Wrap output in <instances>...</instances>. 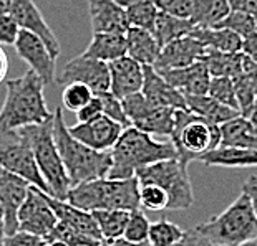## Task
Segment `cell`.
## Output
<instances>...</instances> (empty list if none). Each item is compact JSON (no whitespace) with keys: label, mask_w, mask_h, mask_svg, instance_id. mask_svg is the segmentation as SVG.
Segmentation results:
<instances>
[{"label":"cell","mask_w":257,"mask_h":246,"mask_svg":"<svg viewBox=\"0 0 257 246\" xmlns=\"http://www.w3.org/2000/svg\"><path fill=\"white\" fill-rule=\"evenodd\" d=\"M7 92L0 108V128L22 129L48 121L53 112L48 111L45 84L34 71L29 70L19 78L7 80Z\"/></svg>","instance_id":"cell-1"},{"label":"cell","mask_w":257,"mask_h":246,"mask_svg":"<svg viewBox=\"0 0 257 246\" xmlns=\"http://www.w3.org/2000/svg\"><path fill=\"white\" fill-rule=\"evenodd\" d=\"M53 139L72 187L96 178H106L111 168V152L93 150L72 138L63 119V108L53 112Z\"/></svg>","instance_id":"cell-2"},{"label":"cell","mask_w":257,"mask_h":246,"mask_svg":"<svg viewBox=\"0 0 257 246\" xmlns=\"http://www.w3.org/2000/svg\"><path fill=\"white\" fill-rule=\"evenodd\" d=\"M178 158L171 140H158L151 134L133 128H124L111 149V168L108 178H131L140 168L151 164Z\"/></svg>","instance_id":"cell-3"},{"label":"cell","mask_w":257,"mask_h":246,"mask_svg":"<svg viewBox=\"0 0 257 246\" xmlns=\"http://www.w3.org/2000/svg\"><path fill=\"white\" fill-rule=\"evenodd\" d=\"M80 210H140V182L131 178H96L75 185L68 190L67 200Z\"/></svg>","instance_id":"cell-4"},{"label":"cell","mask_w":257,"mask_h":246,"mask_svg":"<svg viewBox=\"0 0 257 246\" xmlns=\"http://www.w3.org/2000/svg\"><path fill=\"white\" fill-rule=\"evenodd\" d=\"M214 246H240L257 238V215L244 192L226 210L194 228Z\"/></svg>","instance_id":"cell-5"},{"label":"cell","mask_w":257,"mask_h":246,"mask_svg":"<svg viewBox=\"0 0 257 246\" xmlns=\"http://www.w3.org/2000/svg\"><path fill=\"white\" fill-rule=\"evenodd\" d=\"M22 132L29 140L38 172L50 190V196L57 200H67L72 184L53 139V116L42 124L22 128Z\"/></svg>","instance_id":"cell-6"},{"label":"cell","mask_w":257,"mask_h":246,"mask_svg":"<svg viewBox=\"0 0 257 246\" xmlns=\"http://www.w3.org/2000/svg\"><path fill=\"white\" fill-rule=\"evenodd\" d=\"M169 140L178 152V158L188 166L191 160H199L207 152L221 147V126L207 122L188 109H178Z\"/></svg>","instance_id":"cell-7"},{"label":"cell","mask_w":257,"mask_h":246,"mask_svg":"<svg viewBox=\"0 0 257 246\" xmlns=\"http://www.w3.org/2000/svg\"><path fill=\"white\" fill-rule=\"evenodd\" d=\"M140 185L155 184L168 195V210H188L194 205V194L188 166L179 158H168L140 168L135 174Z\"/></svg>","instance_id":"cell-8"},{"label":"cell","mask_w":257,"mask_h":246,"mask_svg":"<svg viewBox=\"0 0 257 246\" xmlns=\"http://www.w3.org/2000/svg\"><path fill=\"white\" fill-rule=\"evenodd\" d=\"M0 167L50 195V190L38 172L30 144L22 129L0 128Z\"/></svg>","instance_id":"cell-9"},{"label":"cell","mask_w":257,"mask_h":246,"mask_svg":"<svg viewBox=\"0 0 257 246\" xmlns=\"http://www.w3.org/2000/svg\"><path fill=\"white\" fill-rule=\"evenodd\" d=\"M17 220L20 232L37 234L45 240L58 223L55 213L47 200V194L34 185H30L27 198L19 210Z\"/></svg>","instance_id":"cell-10"},{"label":"cell","mask_w":257,"mask_h":246,"mask_svg":"<svg viewBox=\"0 0 257 246\" xmlns=\"http://www.w3.org/2000/svg\"><path fill=\"white\" fill-rule=\"evenodd\" d=\"M57 81L60 84L81 83L88 86L96 94V92L110 91V68H108V63L85 56L81 53L80 56L70 60L65 64Z\"/></svg>","instance_id":"cell-11"},{"label":"cell","mask_w":257,"mask_h":246,"mask_svg":"<svg viewBox=\"0 0 257 246\" xmlns=\"http://www.w3.org/2000/svg\"><path fill=\"white\" fill-rule=\"evenodd\" d=\"M123 130L124 128L121 124L103 116V114L86 122H76L75 126H68V132L72 134V138L98 152H111Z\"/></svg>","instance_id":"cell-12"},{"label":"cell","mask_w":257,"mask_h":246,"mask_svg":"<svg viewBox=\"0 0 257 246\" xmlns=\"http://www.w3.org/2000/svg\"><path fill=\"white\" fill-rule=\"evenodd\" d=\"M15 52L24 62L29 64L30 70L38 78L43 81V84H52L57 81L55 76V63L57 60L48 52L47 45L37 35L30 32L20 30V34L15 40Z\"/></svg>","instance_id":"cell-13"},{"label":"cell","mask_w":257,"mask_h":246,"mask_svg":"<svg viewBox=\"0 0 257 246\" xmlns=\"http://www.w3.org/2000/svg\"><path fill=\"white\" fill-rule=\"evenodd\" d=\"M10 15L17 22L20 30L30 32V34H34L40 38L47 45L48 52L52 53L53 58L57 60L60 56L62 46H60L58 38L53 34L50 25L43 18L40 8L37 7L34 0H14L12 8H10Z\"/></svg>","instance_id":"cell-14"},{"label":"cell","mask_w":257,"mask_h":246,"mask_svg":"<svg viewBox=\"0 0 257 246\" xmlns=\"http://www.w3.org/2000/svg\"><path fill=\"white\" fill-rule=\"evenodd\" d=\"M30 184L0 167V205L4 210L5 236L19 232V210L27 198Z\"/></svg>","instance_id":"cell-15"},{"label":"cell","mask_w":257,"mask_h":246,"mask_svg":"<svg viewBox=\"0 0 257 246\" xmlns=\"http://www.w3.org/2000/svg\"><path fill=\"white\" fill-rule=\"evenodd\" d=\"M204 53L206 46L191 35L178 38V40L168 43L166 46L161 48L160 56L155 63V70L161 71L191 66V64L202 62Z\"/></svg>","instance_id":"cell-16"},{"label":"cell","mask_w":257,"mask_h":246,"mask_svg":"<svg viewBox=\"0 0 257 246\" xmlns=\"http://www.w3.org/2000/svg\"><path fill=\"white\" fill-rule=\"evenodd\" d=\"M174 90L184 96H204L209 91L211 76L207 73L206 64L198 62L191 66L178 70H161L158 71Z\"/></svg>","instance_id":"cell-17"},{"label":"cell","mask_w":257,"mask_h":246,"mask_svg":"<svg viewBox=\"0 0 257 246\" xmlns=\"http://www.w3.org/2000/svg\"><path fill=\"white\" fill-rule=\"evenodd\" d=\"M110 68V92L118 100L140 92L143 88V66L130 56L108 63Z\"/></svg>","instance_id":"cell-18"},{"label":"cell","mask_w":257,"mask_h":246,"mask_svg":"<svg viewBox=\"0 0 257 246\" xmlns=\"http://www.w3.org/2000/svg\"><path fill=\"white\" fill-rule=\"evenodd\" d=\"M141 94L148 102L161 108L186 109V98L174 90L168 81L155 70V66H143V88Z\"/></svg>","instance_id":"cell-19"},{"label":"cell","mask_w":257,"mask_h":246,"mask_svg":"<svg viewBox=\"0 0 257 246\" xmlns=\"http://www.w3.org/2000/svg\"><path fill=\"white\" fill-rule=\"evenodd\" d=\"M93 34L124 35L130 28L124 8L114 0H88Z\"/></svg>","instance_id":"cell-20"},{"label":"cell","mask_w":257,"mask_h":246,"mask_svg":"<svg viewBox=\"0 0 257 246\" xmlns=\"http://www.w3.org/2000/svg\"><path fill=\"white\" fill-rule=\"evenodd\" d=\"M47 200H48V204H50L58 222L67 223V225L78 230L81 233H85L86 236L96 240V242H100V243L103 242L101 233H100V230H98V225L91 213L76 208V206L70 205L68 202H65V200L53 198L50 195H47Z\"/></svg>","instance_id":"cell-21"},{"label":"cell","mask_w":257,"mask_h":246,"mask_svg":"<svg viewBox=\"0 0 257 246\" xmlns=\"http://www.w3.org/2000/svg\"><path fill=\"white\" fill-rule=\"evenodd\" d=\"M124 42H126V56L135 60L141 66H155L161 48L151 32L130 26L124 34Z\"/></svg>","instance_id":"cell-22"},{"label":"cell","mask_w":257,"mask_h":246,"mask_svg":"<svg viewBox=\"0 0 257 246\" xmlns=\"http://www.w3.org/2000/svg\"><path fill=\"white\" fill-rule=\"evenodd\" d=\"M199 162L204 164L206 167H257V150L221 146L202 156Z\"/></svg>","instance_id":"cell-23"},{"label":"cell","mask_w":257,"mask_h":246,"mask_svg":"<svg viewBox=\"0 0 257 246\" xmlns=\"http://www.w3.org/2000/svg\"><path fill=\"white\" fill-rule=\"evenodd\" d=\"M176 111L178 109L173 108H161L155 104H148L145 112L131 124L133 128L143 130L146 134H158V136H166L171 138L174 121H176Z\"/></svg>","instance_id":"cell-24"},{"label":"cell","mask_w":257,"mask_h":246,"mask_svg":"<svg viewBox=\"0 0 257 246\" xmlns=\"http://www.w3.org/2000/svg\"><path fill=\"white\" fill-rule=\"evenodd\" d=\"M186 98V109L196 116L206 119L207 122L222 126L224 122L232 121L240 116V112L232 108H227L212 100L209 94L204 96H184Z\"/></svg>","instance_id":"cell-25"},{"label":"cell","mask_w":257,"mask_h":246,"mask_svg":"<svg viewBox=\"0 0 257 246\" xmlns=\"http://www.w3.org/2000/svg\"><path fill=\"white\" fill-rule=\"evenodd\" d=\"M85 56L111 63L114 60L126 56V42L119 34H93L88 48L83 52Z\"/></svg>","instance_id":"cell-26"},{"label":"cell","mask_w":257,"mask_h":246,"mask_svg":"<svg viewBox=\"0 0 257 246\" xmlns=\"http://www.w3.org/2000/svg\"><path fill=\"white\" fill-rule=\"evenodd\" d=\"M222 140L221 146L242 147V149L257 150V128L242 116L221 126Z\"/></svg>","instance_id":"cell-27"},{"label":"cell","mask_w":257,"mask_h":246,"mask_svg":"<svg viewBox=\"0 0 257 246\" xmlns=\"http://www.w3.org/2000/svg\"><path fill=\"white\" fill-rule=\"evenodd\" d=\"M242 53H224L216 50H207L202 56L211 78H237L242 74Z\"/></svg>","instance_id":"cell-28"},{"label":"cell","mask_w":257,"mask_h":246,"mask_svg":"<svg viewBox=\"0 0 257 246\" xmlns=\"http://www.w3.org/2000/svg\"><path fill=\"white\" fill-rule=\"evenodd\" d=\"M194 26L196 25L191 22V18H179L174 17V15L160 12L156 17L155 25H153L151 34L156 38L160 48H163L168 43L178 40V38L188 36L194 30Z\"/></svg>","instance_id":"cell-29"},{"label":"cell","mask_w":257,"mask_h":246,"mask_svg":"<svg viewBox=\"0 0 257 246\" xmlns=\"http://www.w3.org/2000/svg\"><path fill=\"white\" fill-rule=\"evenodd\" d=\"M196 40H199L207 50H216L224 53H239L242 48V38L227 28H201L194 26L189 34Z\"/></svg>","instance_id":"cell-30"},{"label":"cell","mask_w":257,"mask_h":246,"mask_svg":"<svg viewBox=\"0 0 257 246\" xmlns=\"http://www.w3.org/2000/svg\"><path fill=\"white\" fill-rule=\"evenodd\" d=\"M231 12L227 0H191V22L201 28H214Z\"/></svg>","instance_id":"cell-31"},{"label":"cell","mask_w":257,"mask_h":246,"mask_svg":"<svg viewBox=\"0 0 257 246\" xmlns=\"http://www.w3.org/2000/svg\"><path fill=\"white\" fill-rule=\"evenodd\" d=\"M130 213L124 210H96L91 215L95 218L103 240L121 238L130 220Z\"/></svg>","instance_id":"cell-32"},{"label":"cell","mask_w":257,"mask_h":246,"mask_svg":"<svg viewBox=\"0 0 257 246\" xmlns=\"http://www.w3.org/2000/svg\"><path fill=\"white\" fill-rule=\"evenodd\" d=\"M184 236V230L179 228L176 223L165 220L151 222L150 234H148V244L150 246H174Z\"/></svg>","instance_id":"cell-33"},{"label":"cell","mask_w":257,"mask_h":246,"mask_svg":"<svg viewBox=\"0 0 257 246\" xmlns=\"http://www.w3.org/2000/svg\"><path fill=\"white\" fill-rule=\"evenodd\" d=\"M124 14H126V22L130 26L151 32L160 12L151 0H136L124 8Z\"/></svg>","instance_id":"cell-34"},{"label":"cell","mask_w":257,"mask_h":246,"mask_svg":"<svg viewBox=\"0 0 257 246\" xmlns=\"http://www.w3.org/2000/svg\"><path fill=\"white\" fill-rule=\"evenodd\" d=\"M95 92L81 83H68L62 91V104L72 112H78L93 100Z\"/></svg>","instance_id":"cell-35"},{"label":"cell","mask_w":257,"mask_h":246,"mask_svg":"<svg viewBox=\"0 0 257 246\" xmlns=\"http://www.w3.org/2000/svg\"><path fill=\"white\" fill-rule=\"evenodd\" d=\"M52 240L63 242L67 246H100L101 244L100 242L86 236L85 233H81L78 230H75L62 222H58L55 228L52 230V233L47 236V242H52Z\"/></svg>","instance_id":"cell-36"},{"label":"cell","mask_w":257,"mask_h":246,"mask_svg":"<svg viewBox=\"0 0 257 246\" xmlns=\"http://www.w3.org/2000/svg\"><path fill=\"white\" fill-rule=\"evenodd\" d=\"M151 222L148 220L143 210H135L130 213V220L124 228L123 238L131 243H148V234H150Z\"/></svg>","instance_id":"cell-37"},{"label":"cell","mask_w":257,"mask_h":246,"mask_svg":"<svg viewBox=\"0 0 257 246\" xmlns=\"http://www.w3.org/2000/svg\"><path fill=\"white\" fill-rule=\"evenodd\" d=\"M207 94H209L212 100H216L217 102H221V104L239 111L236 90H234V81L231 78H211Z\"/></svg>","instance_id":"cell-38"},{"label":"cell","mask_w":257,"mask_h":246,"mask_svg":"<svg viewBox=\"0 0 257 246\" xmlns=\"http://www.w3.org/2000/svg\"><path fill=\"white\" fill-rule=\"evenodd\" d=\"M214 28H227L240 38H245L255 32V17L245 12H234V10H231L227 17Z\"/></svg>","instance_id":"cell-39"},{"label":"cell","mask_w":257,"mask_h":246,"mask_svg":"<svg viewBox=\"0 0 257 246\" xmlns=\"http://www.w3.org/2000/svg\"><path fill=\"white\" fill-rule=\"evenodd\" d=\"M140 205L151 212L168 210V195L155 184H143L140 185Z\"/></svg>","instance_id":"cell-40"},{"label":"cell","mask_w":257,"mask_h":246,"mask_svg":"<svg viewBox=\"0 0 257 246\" xmlns=\"http://www.w3.org/2000/svg\"><path fill=\"white\" fill-rule=\"evenodd\" d=\"M96 96H98V100H100L103 116L116 121L118 124H121L123 128H130V121H128L126 114H124V111H123L121 100H118L116 96H113L110 91L96 92Z\"/></svg>","instance_id":"cell-41"},{"label":"cell","mask_w":257,"mask_h":246,"mask_svg":"<svg viewBox=\"0 0 257 246\" xmlns=\"http://www.w3.org/2000/svg\"><path fill=\"white\" fill-rule=\"evenodd\" d=\"M234 90H236V98H237V106L240 116H244L249 111L252 104L255 102V92L252 90V86L247 81L244 74H239L237 78H234Z\"/></svg>","instance_id":"cell-42"},{"label":"cell","mask_w":257,"mask_h":246,"mask_svg":"<svg viewBox=\"0 0 257 246\" xmlns=\"http://www.w3.org/2000/svg\"><path fill=\"white\" fill-rule=\"evenodd\" d=\"M158 12H165L179 18L191 17V0H151Z\"/></svg>","instance_id":"cell-43"},{"label":"cell","mask_w":257,"mask_h":246,"mask_svg":"<svg viewBox=\"0 0 257 246\" xmlns=\"http://www.w3.org/2000/svg\"><path fill=\"white\" fill-rule=\"evenodd\" d=\"M20 34V26L10 14L0 15V45L14 46Z\"/></svg>","instance_id":"cell-44"},{"label":"cell","mask_w":257,"mask_h":246,"mask_svg":"<svg viewBox=\"0 0 257 246\" xmlns=\"http://www.w3.org/2000/svg\"><path fill=\"white\" fill-rule=\"evenodd\" d=\"M4 246H47V240L19 230V232L5 236Z\"/></svg>","instance_id":"cell-45"},{"label":"cell","mask_w":257,"mask_h":246,"mask_svg":"<svg viewBox=\"0 0 257 246\" xmlns=\"http://www.w3.org/2000/svg\"><path fill=\"white\" fill-rule=\"evenodd\" d=\"M76 114V119H78V122H86L90 121V119L100 116L101 114V104H100V100H98V96L95 94L93 96V100L86 104L83 109H80Z\"/></svg>","instance_id":"cell-46"},{"label":"cell","mask_w":257,"mask_h":246,"mask_svg":"<svg viewBox=\"0 0 257 246\" xmlns=\"http://www.w3.org/2000/svg\"><path fill=\"white\" fill-rule=\"evenodd\" d=\"M227 4L234 12H245L257 17V0H227Z\"/></svg>","instance_id":"cell-47"},{"label":"cell","mask_w":257,"mask_h":246,"mask_svg":"<svg viewBox=\"0 0 257 246\" xmlns=\"http://www.w3.org/2000/svg\"><path fill=\"white\" fill-rule=\"evenodd\" d=\"M240 53L257 63V32L242 38V48H240Z\"/></svg>","instance_id":"cell-48"},{"label":"cell","mask_w":257,"mask_h":246,"mask_svg":"<svg viewBox=\"0 0 257 246\" xmlns=\"http://www.w3.org/2000/svg\"><path fill=\"white\" fill-rule=\"evenodd\" d=\"M242 74L247 78L257 98V63L252 62V60H249L247 56L242 58Z\"/></svg>","instance_id":"cell-49"},{"label":"cell","mask_w":257,"mask_h":246,"mask_svg":"<svg viewBox=\"0 0 257 246\" xmlns=\"http://www.w3.org/2000/svg\"><path fill=\"white\" fill-rule=\"evenodd\" d=\"M242 192L249 196V202L257 215V176L249 177L242 185Z\"/></svg>","instance_id":"cell-50"},{"label":"cell","mask_w":257,"mask_h":246,"mask_svg":"<svg viewBox=\"0 0 257 246\" xmlns=\"http://www.w3.org/2000/svg\"><path fill=\"white\" fill-rule=\"evenodd\" d=\"M183 246H214V244H211L204 236H201V234L193 228V230L184 232Z\"/></svg>","instance_id":"cell-51"},{"label":"cell","mask_w":257,"mask_h":246,"mask_svg":"<svg viewBox=\"0 0 257 246\" xmlns=\"http://www.w3.org/2000/svg\"><path fill=\"white\" fill-rule=\"evenodd\" d=\"M100 246H150V244L148 243H131L121 236V238H113V240H103Z\"/></svg>","instance_id":"cell-52"},{"label":"cell","mask_w":257,"mask_h":246,"mask_svg":"<svg viewBox=\"0 0 257 246\" xmlns=\"http://www.w3.org/2000/svg\"><path fill=\"white\" fill-rule=\"evenodd\" d=\"M9 73V58L7 53L4 52V48L0 46V83H4Z\"/></svg>","instance_id":"cell-53"},{"label":"cell","mask_w":257,"mask_h":246,"mask_svg":"<svg viewBox=\"0 0 257 246\" xmlns=\"http://www.w3.org/2000/svg\"><path fill=\"white\" fill-rule=\"evenodd\" d=\"M242 118L249 119V121L252 122V124L255 126V128H257V100H255V102H254V104H252V108H250L249 111L245 112Z\"/></svg>","instance_id":"cell-54"},{"label":"cell","mask_w":257,"mask_h":246,"mask_svg":"<svg viewBox=\"0 0 257 246\" xmlns=\"http://www.w3.org/2000/svg\"><path fill=\"white\" fill-rule=\"evenodd\" d=\"M12 2H14V0H0V15L10 14V8H12Z\"/></svg>","instance_id":"cell-55"},{"label":"cell","mask_w":257,"mask_h":246,"mask_svg":"<svg viewBox=\"0 0 257 246\" xmlns=\"http://www.w3.org/2000/svg\"><path fill=\"white\" fill-rule=\"evenodd\" d=\"M4 240H5V220H4L2 205H0V246H4Z\"/></svg>","instance_id":"cell-56"},{"label":"cell","mask_w":257,"mask_h":246,"mask_svg":"<svg viewBox=\"0 0 257 246\" xmlns=\"http://www.w3.org/2000/svg\"><path fill=\"white\" fill-rule=\"evenodd\" d=\"M114 2H116L119 7H123V8H126L128 5H131L133 2H136V0H114Z\"/></svg>","instance_id":"cell-57"},{"label":"cell","mask_w":257,"mask_h":246,"mask_svg":"<svg viewBox=\"0 0 257 246\" xmlns=\"http://www.w3.org/2000/svg\"><path fill=\"white\" fill-rule=\"evenodd\" d=\"M47 246H67L63 242H58V240H52V242H47Z\"/></svg>","instance_id":"cell-58"},{"label":"cell","mask_w":257,"mask_h":246,"mask_svg":"<svg viewBox=\"0 0 257 246\" xmlns=\"http://www.w3.org/2000/svg\"><path fill=\"white\" fill-rule=\"evenodd\" d=\"M240 246H257V240H252V242H247V243H244Z\"/></svg>","instance_id":"cell-59"},{"label":"cell","mask_w":257,"mask_h":246,"mask_svg":"<svg viewBox=\"0 0 257 246\" xmlns=\"http://www.w3.org/2000/svg\"><path fill=\"white\" fill-rule=\"evenodd\" d=\"M174 246H183V240H181V242H179L178 244H174Z\"/></svg>","instance_id":"cell-60"},{"label":"cell","mask_w":257,"mask_h":246,"mask_svg":"<svg viewBox=\"0 0 257 246\" xmlns=\"http://www.w3.org/2000/svg\"><path fill=\"white\" fill-rule=\"evenodd\" d=\"M255 32H257V17H255Z\"/></svg>","instance_id":"cell-61"},{"label":"cell","mask_w":257,"mask_h":246,"mask_svg":"<svg viewBox=\"0 0 257 246\" xmlns=\"http://www.w3.org/2000/svg\"><path fill=\"white\" fill-rule=\"evenodd\" d=\"M255 240H257V238H255Z\"/></svg>","instance_id":"cell-62"}]
</instances>
